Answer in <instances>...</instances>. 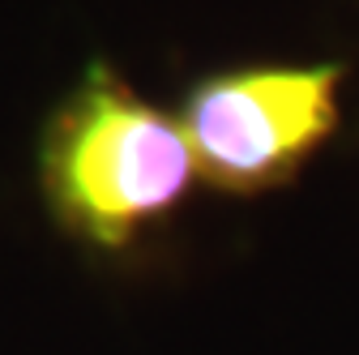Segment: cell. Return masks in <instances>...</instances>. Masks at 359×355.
Masks as SVG:
<instances>
[{"label": "cell", "instance_id": "cell-2", "mask_svg": "<svg viewBox=\"0 0 359 355\" xmlns=\"http://www.w3.org/2000/svg\"><path fill=\"white\" fill-rule=\"evenodd\" d=\"M338 65H261L201 77L180 103L193 167L222 193L295 180L338 128Z\"/></svg>", "mask_w": 359, "mask_h": 355}, {"label": "cell", "instance_id": "cell-1", "mask_svg": "<svg viewBox=\"0 0 359 355\" xmlns=\"http://www.w3.org/2000/svg\"><path fill=\"white\" fill-rule=\"evenodd\" d=\"M193 150L175 116L90 65L39 138V185L52 218L103 253H120L189 197Z\"/></svg>", "mask_w": 359, "mask_h": 355}]
</instances>
